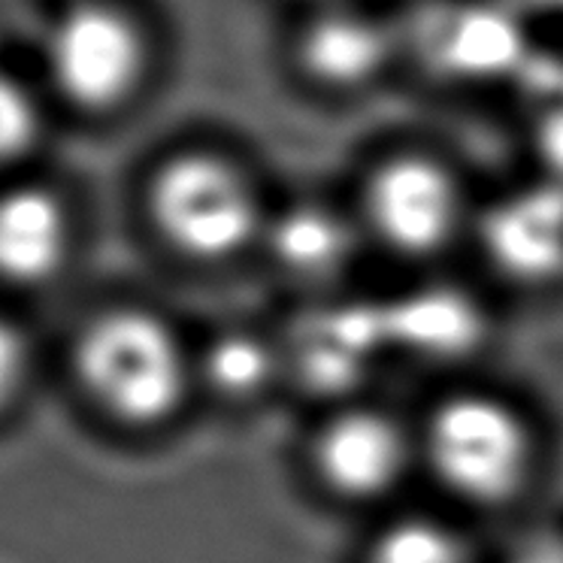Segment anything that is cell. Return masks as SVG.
I'll list each match as a JSON object with an SVG mask.
<instances>
[{"label": "cell", "instance_id": "cell-16", "mask_svg": "<svg viewBox=\"0 0 563 563\" xmlns=\"http://www.w3.org/2000/svg\"><path fill=\"white\" fill-rule=\"evenodd\" d=\"M40 115L34 100L15 79L0 74V167L13 164L34 146Z\"/></svg>", "mask_w": 563, "mask_h": 563}, {"label": "cell", "instance_id": "cell-1", "mask_svg": "<svg viewBox=\"0 0 563 563\" xmlns=\"http://www.w3.org/2000/svg\"><path fill=\"white\" fill-rule=\"evenodd\" d=\"M76 379L103 416L124 428L170 421L191 388V361L170 324L143 307L100 312L74 345Z\"/></svg>", "mask_w": 563, "mask_h": 563}, {"label": "cell", "instance_id": "cell-6", "mask_svg": "<svg viewBox=\"0 0 563 563\" xmlns=\"http://www.w3.org/2000/svg\"><path fill=\"white\" fill-rule=\"evenodd\" d=\"M412 461V442L400 421L379 409H343L319 430L312 445L316 473L336 497L369 503L388 497Z\"/></svg>", "mask_w": 563, "mask_h": 563}, {"label": "cell", "instance_id": "cell-3", "mask_svg": "<svg viewBox=\"0 0 563 563\" xmlns=\"http://www.w3.org/2000/svg\"><path fill=\"white\" fill-rule=\"evenodd\" d=\"M421 454L442 488L473 506H506L533 464L525 418L490 394H452L437 404Z\"/></svg>", "mask_w": 563, "mask_h": 563}, {"label": "cell", "instance_id": "cell-19", "mask_svg": "<svg viewBox=\"0 0 563 563\" xmlns=\"http://www.w3.org/2000/svg\"><path fill=\"white\" fill-rule=\"evenodd\" d=\"M545 143H549L551 155L563 161V112L551 115L549 124H545Z\"/></svg>", "mask_w": 563, "mask_h": 563}, {"label": "cell", "instance_id": "cell-5", "mask_svg": "<svg viewBox=\"0 0 563 563\" xmlns=\"http://www.w3.org/2000/svg\"><path fill=\"white\" fill-rule=\"evenodd\" d=\"M46 62L55 88L82 110L122 103L143 70V43L115 10L82 3L52 27Z\"/></svg>", "mask_w": 563, "mask_h": 563}, {"label": "cell", "instance_id": "cell-17", "mask_svg": "<svg viewBox=\"0 0 563 563\" xmlns=\"http://www.w3.org/2000/svg\"><path fill=\"white\" fill-rule=\"evenodd\" d=\"M27 364H31V355H27L25 336L13 321L0 316V412L22 391Z\"/></svg>", "mask_w": 563, "mask_h": 563}, {"label": "cell", "instance_id": "cell-8", "mask_svg": "<svg viewBox=\"0 0 563 563\" xmlns=\"http://www.w3.org/2000/svg\"><path fill=\"white\" fill-rule=\"evenodd\" d=\"M482 240L490 261L518 282L558 279L563 273V188H527L490 209Z\"/></svg>", "mask_w": 563, "mask_h": 563}, {"label": "cell", "instance_id": "cell-12", "mask_svg": "<svg viewBox=\"0 0 563 563\" xmlns=\"http://www.w3.org/2000/svg\"><path fill=\"white\" fill-rule=\"evenodd\" d=\"M303 64L312 76L331 86H355L376 74L385 58V40L373 25L352 15H328L309 27Z\"/></svg>", "mask_w": 563, "mask_h": 563}, {"label": "cell", "instance_id": "cell-10", "mask_svg": "<svg viewBox=\"0 0 563 563\" xmlns=\"http://www.w3.org/2000/svg\"><path fill=\"white\" fill-rule=\"evenodd\" d=\"M391 345L430 361H452L473 352L485 333L478 307L461 291L430 285L385 309Z\"/></svg>", "mask_w": 563, "mask_h": 563}, {"label": "cell", "instance_id": "cell-18", "mask_svg": "<svg viewBox=\"0 0 563 563\" xmlns=\"http://www.w3.org/2000/svg\"><path fill=\"white\" fill-rule=\"evenodd\" d=\"M509 563H563V537H533L515 551Z\"/></svg>", "mask_w": 563, "mask_h": 563}, {"label": "cell", "instance_id": "cell-7", "mask_svg": "<svg viewBox=\"0 0 563 563\" xmlns=\"http://www.w3.org/2000/svg\"><path fill=\"white\" fill-rule=\"evenodd\" d=\"M74 231L62 197L40 185L0 191V282L34 288L55 279L70 255Z\"/></svg>", "mask_w": 563, "mask_h": 563}, {"label": "cell", "instance_id": "cell-13", "mask_svg": "<svg viewBox=\"0 0 563 563\" xmlns=\"http://www.w3.org/2000/svg\"><path fill=\"white\" fill-rule=\"evenodd\" d=\"M521 31L512 19L490 10H476L454 19L442 55L457 74L490 76L509 70L521 58Z\"/></svg>", "mask_w": 563, "mask_h": 563}, {"label": "cell", "instance_id": "cell-2", "mask_svg": "<svg viewBox=\"0 0 563 563\" xmlns=\"http://www.w3.org/2000/svg\"><path fill=\"white\" fill-rule=\"evenodd\" d=\"M146 209L161 240L200 264L231 261L267 231L255 185L212 152L164 161L148 183Z\"/></svg>", "mask_w": 563, "mask_h": 563}, {"label": "cell", "instance_id": "cell-4", "mask_svg": "<svg viewBox=\"0 0 563 563\" xmlns=\"http://www.w3.org/2000/svg\"><path fill=\"white\" fill-rule=\"evenodd\" d=\"M364 216L385 249L400 257L440 255L464 221V195L440 161H382L364 188Z\"/></svg>", "mask_w": 563, "mask_h": 563}, {"label": "cell", "instance_id": "cell-11", "mask_svg": "<svg viewBox=\"0 0 563 563\" xmlns=\"http://www.w3.org/2000/svg\"><path fill=\"white\" fill-rule=\"evenodd\" d=\"M264 240L288 273L300 279H324L345 267L352 255V231L333 209L303 203L267 221Z\"/></svg>", "mask_w": 563, "mask_h": 563}, {"label": "cell", "instance_id": "cell-15", "mask_svg": "<svg viewBox=\"0 0 563 563\" xmlns=\"http://www.w3.org/2000/svg\"><path fill=\"white\" fill-rule=\"evenodd\" d=\"M367 563H470V549L442 521L400 518L373 539Z\"/></svg>", "mask_w": 563, "mask_h": 563}, {"label": "cell", "instance_id": "cell-9", "mask_svg": "<svg viewBox=\"0 0 563 563\" xmlns=\"http://www.w3.org/2000/svg\"><path fill=\"white\" fill-rule=\"evenodd\" d=\"M385 345H391L385 309L340 307L307 324L297 345V364L309 385L340 391L364 376Z\"/></svg>", "mask_w": 563, "mask_h": 563}, {"label": "cell", "instance_id": "cell-14", "mask_svg": "<svg viewBox=\"0 0 563 563\" xmlns=\"http://www.w3.org/2000/svg\"><path fill=\"white\" fill-rule=\"evenodd\" d=\"M200 369L207 382L231 400H245L264 391L276 369V355L264 340L245 331H231L216 336L200 357Z\"/></svg>", "mask_w": 563, "mask_h": 563}]
</instances>
